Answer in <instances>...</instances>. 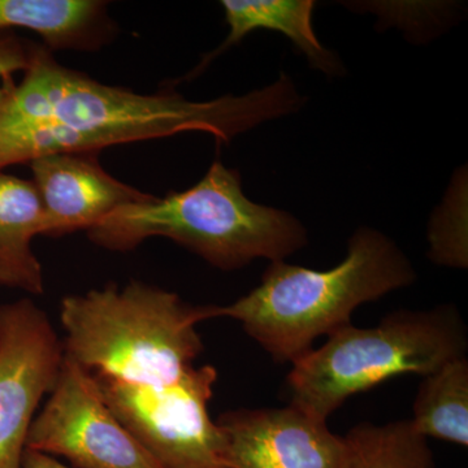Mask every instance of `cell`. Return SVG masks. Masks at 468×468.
<instances>
[{"instance_id":"6da1fadb","label":"cell","mask_w":468,"mask_h":468,"mask_svg":"<svg viewBox=\"0 0 468 468\" xmlns=\"http://www.w3.org/2000/svg\"><path fill=\"white\" fill-rule=\"evenodd\" d=\"M302 100L284 73L267 88L211 101L187 100L169 86L141 94L70 69L36 43L29 66L0 100V172L51 154L101 153L189 132L229 144L295 112Z\"/></svg>"},{"instance_id":"7a4b0ae2","label":"cell","mask_w":468,"mask_h":468,"mask_svg":"<svg viewBox=\"0 0 468 468\" xmlns=\"http://www.w3.org/2000/svg\"><path fill=\"white\" fill-rule=\"evenodd\" d=\"M414 266L393 239L362 227L350 237L345 260L326 271L271 261L261 284L215 316L241 323L245 334L277 363H295L322 335L351 324L360 304L411 285Z\"/></svg>"},{"instance_id":"3957f363","label":"cell","mask_w":468,"mask_h":468,"mask_svg":"<svg viewBox=\"0 0 468 468\" xmlns=\"http://www.w3.org/2000/svg\"><path fill=\"white\" fill-rule=\"evenodd\" d=\"M86 234L98 248L115 252L162 237L223 271L257 260L285 261L309 241L297 218L250 201L239 171L218 160L190 189L122 206Z\"/></svg>"},{"instance_id":"277c9868","label":"cell","mask_w":468,"mask_h":468,"mask_svg":"<svg viewBox=\"0 0 468 468\" xmlns=\"http://www.w3.org/2000/svg\"><path fill=\"white\" fill-rule=\"evenodd\" d=\"M215 307L138 280L66 295L58 313L64 356L124 383H174L205 351L197 326L217 319Z\"/></svg>"},{"instance_id":"5b68a950","label":"cell","mask_w":468,"mask_h":468,"mask_svg":"<svg viewBox=\"0 0 468 468\" xmlns=\"http://www.w3.org/2000/svg\"><path fill=\"white\" fill-rule=\"evenodd\" d=\"M467 349V326L452 304L394 311L371 328L349 324L292 363L291 405L328 420L351 396L399 375L426 377Z\"/></svg>"},{"instance_id":"8992f818","label":"cell","mask_w":468,"mask_h":468,"mask_svg":"<svg viewBox=\"0 0 468 468\" xmlns=\"http://www.w3.org/2000/svg\"><path fill=\"white\" fill-rule=\"evenodd\" d=\"M92 377L107 406L160 466L228 468L223 433L208 412L218 380L214 366H194L163 385Z\"/></svg>"},{"instance_id":"52a82bcc","label":"cell","mask_w":468,"mask_h":468,"mask_svg":"<svg viewBox=\"0 0 468 468\" xmlns=\"http://www.w3.org/2000/svg\"><path fill=\"white\" fill-rule=\"evenodd\" d=\"M27 449L73 468H163L104 402L91 372L66 356Z\"/></svg>"},{"instance_id":"ba28073f","label":"cell","mask_w":468,"mask_h":468,"mask_svg":"<svg viewBox=\"0 0 468 468\" xmlns=\"http://www.w3.org/2000/svg\"><path fill=\"white\" fill-rule=\"evenodd\" d=\"M63 359V341L38 303L0 304V468H23L30 427Z\"/></svg>"},{"instance_id":"9c48e42d","label":"cell","mask_w":468,"mask_h":468,"mask_svg":"<svg viewBox=\"0 0 468 468\" xmlns=\"http://www.w3.org/2000/svg\"><path fill=\"white\" fill-rule=\"evenodd\" d=\"M228 468H351V451L322 420L289 405L239 409L218 418Z\"/></svg>"},{"instance_id":"30bf717a","label":"cell","mask_w":468,"mask_h":468,"mask_svg":"<svg viewBox=\"0 0 468 468\" xmlns=\"http://www.w3.org/2000/svg\"><path fill=\"white\" fill-rule=\"evenodd\" d=\"M98 156L100 153L51 154L29 163L42 203L43 237L88 232L116 208L153 198V194L111 176Z\"/></svg>"},{"instance_id":"8fae6325","label":"cell","mask_w":468,"mask_h":468,"mask_svg":"<svg viewBox=\"0 0 468 468\" xmlns=\"http://www.w3.org/2000/svg\"><path fill=\"white\" fill-rule=\"evenodd\" d=\"M29 30L51 52H97L119 27L103 0H0V33Z\"/></svg>"},{"instance_id":"7c38bea8","label":"cell","mask_w":468,"mask_h":468,"mask_svg":"<svg viewBox=\"0 0 468 468\" xmlns=\"http://www.w3.org/2000/svg\"><path fill=\"white\" fill-rule=\"evenodd\" d=\"M220 5L229 27L226 41L206 55L185 79L201 75L215 58L257 30L284 34L306 55L311 66L325 75L338 76L344 69L340 58L326 50L314 32L313 0H223Z\"/></svg>"},{"instance_id":"4fadbf2b","label":"cell","mask_w":468,"mask_h":468,"mask_svg":"<svg viewBox=\"0 0 468 468\" xmlns=\"http://www.w3.org/2000/svg\"><path fill=\"white\" fill-rule=\"evenodd\" d=\"M42 230L41 198L32 181L0 172V288L30 298L46 292L42 263L32 248Z\"/></svg>"},{"instance_id":"5bb4252c","label":"cell","mask_w":468,"mask_h":468,"mask_svg":"<svg viewBox=\"0 0 468 468\" xmlns=\"http://www.w3.org/2000/svg\"><path fill=\"white\" fill-rule=\"evenodd\" d=\"M412 426L424 437L468 445V359H452L423 377Z\"/></svg>"},{"instance_id":"9a60e30c","label":"cell","mask_w":468,"mask_h":468,"mask_svg":"<svg viewBox=\"0 0 468 468\" xmlns=\"http://www.w3.org/2000/svg\"><path fill=\"white\" fill-rule=\"evenodd\" d=\"M345 439L350 445L351 468H435L428 439L411 420L383 426L359 423Z\"/></svg>"},{"instance_id":"2e32d148","label":"cell","mask_w":468,"mask_h":468,"mask_svg":"<svg viewBox=\"0 0 468 468\" xmlns=\"http://www.w3.org/2000/svg\"><path fill=\"white\" fill-rule=\"evenodd\" d=\"M36 43L21 38L16 32L0 33V100L16 85V77L29 66Z\"/></svg>"},{"instance_id":"e0dca14e","label":"cell","mask_w":468,"mask_h":468,"mask_svg":"<svg viewBox=\"0 0 468 468\" xmlns=\"http://www.w3.org/2000/svg\"><path fill=\"white\" fill-rule=\"evenodd\" d=\"M23 468H73L69 464L63 463L58 458L43 452L27 449L24 454Z\"/></svg>"}]
</instances>
